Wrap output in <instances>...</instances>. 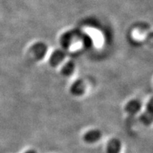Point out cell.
Listing matches in <instances>:
<instances>
[{
  "label": "cell",
  "instance_id": "obj_1",
  "mask_svg": "<svg viewBox=\"0 0 153 153\" xmlns=\"http://www.w3.org/2000/svg\"><path fill=\"white\" fill-rule=\"evenodd\" d=\"M101 137H102V132L99 129L93 128L86 131L82 136V139L87 144L92 145L99 142Z\"/></svg>",
  "mask_w": 153,
  "mask_h": 153
},
{
  "label": "cell",
  "instance_id": "obj_2",
  "mask_svg": "<svg viewBox=\"0 0 153 153\" xmlns=\"http://www.w3.org/2000/svg\"><path fill=\"white\" fill-rule=\"evenodd\" d=\"M86 91V85L82 79H76L70 87V92L72 96L76 97H82Z\"/></svg>",
  "mask_w": 153,
  "mask_h": 153
},
{
  "label": "cell",
  "instance_id": "obj_3",
  "mask_svg": "<svg viewBox=\"0 0 153 153\" xmlns=\"http://www.w3.org/2000/svg\"><path fill=\"white\" fill-rule=\"evenodd\" d=\"M141 106H142L140 101L137 99H133L126 103L124 106V110L128 114L134 116L140 112V111L141 110Z\"/></svg>",
  "mask_w": 153,
  "mask_h": 153
},
{
  "label": "cell",
  "instance_id": "obj_4",
  "mask_svg": "<svg viewBox=\"0 0 153 153\" xmlns=\"http://www.w3.org/2000/svg\"><path fill=\"white\" fill-rule=\"evenodd\" d=\"M153 120V97L149 101L147 104L146 109L141 115L140 120L145 125H149L152 123Z\"/></svg>",
  "mask_w": 153,
  "mask_h": 153
},
{
  "label": "cell",
  "instance_id": "obj_5",
  "mask_svg": "<svg viewBox=\"0 0 153 153\" xmlns=\"http://www.w3.org/2000/svg\"><path fill=\"white\" fill-rule=\"evenodd\" d=\"M122 143L118 138H111L108 141L106 147V153H120Z\"/></svg>",
  "mask_w": 153,
  "mask_h": 153
},
{
  "label": "cell",
  "instance_id": "obj_6",
  "mask_svg": "<svg viewBox=\"0 0 153 153\" xmlns=\"http://www.w3.org/2000/svg\"><path fill=\"white\" fill-rule=\"evenodd\" d=\"M74 68L75 67H74V62L69 61L65 63L61 69V74L65 76H70L74 72Z\"/></svg>",
  "mask_w": 153,
  "mask_h": 153
},
{
  "label": "cell",
  "instance_id": "obj_7",
  "mask_svg": "<svg viewBox=\"0 0 153 153\" xmlns=\"http://www.w3.org/2000/svg\"><path fill=\"white\" fill-rule=\"evenodd\" d=\"M24 153H37V152L34 150H28L27 151H26Z\"/></svg>",
  "mask_w": 153,
  "mask_h": 153
}]
</instances>
